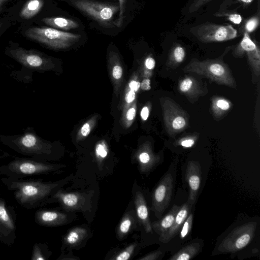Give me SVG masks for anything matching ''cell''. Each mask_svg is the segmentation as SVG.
I'll return each mask as SVG.
<instances>
[{"mask_svg": "<svg viewBox=\"0 0 260 260\" xmlns=\"http://www.w3.org/2000/svg\"><path fill=\"white\" fill-rule=\"evenodd\" d=\"M119 6V14L118 18L117 20L116 25L120 27L122 25L123 20L124 18V14L125 9V0H118Z\"/></svg>", "mask_w": 260, "mask_h": 260, "instance_id": "34", "label": "cell"}, {"mask_svg": "<svg viewBox=\"0 0 260 260\" xmlns=\"http://www.w3.org/2000/svg\"><path fill=\"white\" fill-rule=\"evenodd\" d=\"M201 168L197 161H188L185 177L189 186V196L187 202L192 206L196 202L201 182Z\"/></svg>", "mask_w": 260, "mask_h": 260, "instance_id": "12", "label": "cell"}, {"mask_svg": "<svg viewBox=\"0 0 260 260\" xmlns=\"http://www.w3.org/2000/svg\"><path fill=\"white\" fill-rule=\"evenodd\" d=\"M43 5V0H28L21 9L20 17L23 19H30L39 12Z\"/></svg>", "mask_w": 260, "mask_h": 260, "instance_id": "23", "label": "cell"}, {"mask_svg": "<svg viewBox=\"0 0 260 260\" xmlns=\"http://www.w3.org/2000/svg\"><path fill=\"white\" fill-rule=\"evenodd\" d=\"M194 144V140L192 139H185L182 141L180 143V145L185 148L191 147Z\"/></svg>", "mask_w": 260, "mask_h": 260, "instance_id": "43", "label": "cell"}, {"mask_svg": "<svg viewBox=\"0 0 260 260\" xmlns=\"http://www.w3.org/2000/svg\"><path fill=\"white\" fill-rule=\"evenodd\" d=\"M28 38L53 48L67 47L78 40L81 36L47 27H34L25 32Z\"/></svg>", "mask_w": 260, "mask_h": 260, "instance_id": "3", "label": "cell"}, {"mask_svg": "<svg viewBox=\"0 0 260 260\" xmlns=\"http://www.w3.org/2000/svg\"><path fill=\"white\" fill-rule=\"evenodd\" d=\"M247 54L249 60L253 64L259 65L260 53L256 44L251 39L249 34L244 32L243 37L235 49V53Z\"/></svg>", "mask_w": 260, "mask_h": 260, "instance_id": "15", "label": "cell"}, {"mask_svg": "<svg viewBox=\"0 0 260 260\" xmlns=\"http://www.w3.org/2000/svg\"><path fill=\"white\" fill-rule=\"evenodd\" d=\"M77 9L101 23L111 21L119 11V5L88 0H70Z\"/></svg>", "mask_w": 260, "mask_h": 260, "instance_id": "7", "label": "cell"}, {"mask_svg": "<svg viewBox=\"0 0 260 260\" xmlns=\"http://www.w3.org/2000/svg\"><path fill=\"white\" fill-rule=\"evenodd\" d=\"M134 218L129 214H126L122 219L117 230V234L120 238L123 237L129 231L134 221Z\"/></svg>", "mask_w": 260, "mask_h": 260, "instance_id": "26", "label": "cell"}, {"mask_svg": "<svg viewBox=\"0 0 260 260\" xmlns=\"http://www.w3.org/2000/svg\"><path fill=\"white\" fill-rule=\"evenodd\" d=\"M257 223L250 221L234 229L220 242L221 253H234L245 247L254 237Z\"/></svg>", "mask_w": 260, "mask_h": 260, "instance_id": "6", "label": "cell"}, {"mask_svg": "<svg viewBox=\"0 0 260 260\" xmlns=\"http://www.w3.org/2000/svg\"><path fill=\"white\" fill-rule=\"evenodd\" d=\"M17 214L14 207L0 197V242L12 246L16 239Z\"/></svg>", "mask_w": 260, "mask_h": 260, "instance_id": "8", "label": "cell"}, {"mask_svg": "<svg viewBox=\"0 0 260 260\" xmlns=\"http://www.w3.org/2000/svg\"><path fill=\"white\" fill-rule=\"evenodd\" d=\"M62 166L49 164L32 158L15 157L0 166V174L12 179L46 175L57 171Z\"/></svg>", "mask_w": 260, "mask_h": 260, "instance_id": "2", "label": "cell"}, {"mask_svg": "<svg viewBox=\"0 0 260 260\" xmlns=\"http://www.w3.org/2000/svg\"><path fill=\"white\" fill-rule=\"evenodd\" d=\"M135 205L138 218L145 231L147 233H152L147 203L143 194L140 191L136 193Z\"/></svg>", "mask_w": 260, "mask_h": 260, "instance_id": "17", "label": "cell"}, {"mask_svg": "<svg viewBox=\"0 0 260 260\" xmlns=\"http://www.w3.org/2000/svg\"><path fill=\"white\" fill-rule=\"evenodd\" d=\"M202 248L199 243H192L186 245L172 255L171 260H189L198 254Z\"/></svg>", "mask_w": 260, "mask_h": 260, "instance_id": "20", "label": "cell"}, {"mask_svg": "<svg viewBox=\"0 0 260 260\" xmlns=\"http://www.w3.org/2000/svg\"><path fill=\"white\" fill-rule=\"evenodd\" d=\"M42 21L54 28L63 30L76 28L79 26L76 21L60 17H46L43 18Z\"/></svg>", "mask_w": 260, "mask_h": 260, "instance_id": "19", "label": "cell"}, {"mask_svg": "<svg viewBox=\"0 0 260 260\" xmlns=\"http://www.w3.org/2000/svg\"><path fill=\"white\" fill-rule=\"evenodd\" d=\"M213 15L218 17H224L235 24H240L242 18L236 10H229L225 9H219Z\"/></svg>", "mask_w": 260, "mask_h": 260, "instance_id": "25", "label": "cell"}, {"mask_svg": "<svg viewBox=\"0 0 260 260\" xmlns=\"http://www.w3.org/2000/svg\"><path fill=\"white\" fill-rule=\"evenodd\" d=\"M122 69L120 66L117 65L114 67L112 71V75L115 79H120L122 75Z\"/></svg>", "mask_w": 260, "mask_h": 260, "instance_id": "39", "label": "cell"}, {"mask_svg": "<svg viewBox=\"0 0 260 260\" xmlns=\"http://www.w3.org/2000/svg\"><path fill=\"white\" fill-rule=\"evenodd\" d=\"M192 206L187 202L180 207L178 211L174 222L166 233L164 238L160 241L163 243H167L175 237L180 232L181 228L188 215Z\"/></svg>", "mask_w": 260, "mask_h": 260, "instance_id": "16", "label": "cell"}, {"mask_svg": "<svg viewBox=\"0 0 260 260\" xmlns=\"http://www.w3.org/2000/svg\"><path fill=\"white\" fill-rule=\"evenodd\" d=\"M212 0H193L188 8V12L193 13L197 12L202 7L207 4Z\"/></svg>", "mask_w": 260, "mask_h": 260, "instance_id": "32", "label": "cell"}, {"mask_svg": "<svg viewBox=\"0 0 260 260\" xmlns=\"http://www.w3.org/2000/svg\"><path fill=\"white\" fill-rule=\"evenodd\" d=\"M136 110L134 108H131L128 110L126 113V118L128 120H132L136 116Z\"/></svg>", "mask_w": 260, "mask_h": 260, "instance_id": "46", "label": "cell"}, {"mask_svg": "<svg viewBox=\"0 0 260 260\" xmlns=\"http://www.w3.org/2000/svg\"><path fill=\"white\" fill-rule=\"evenodd\" d=\"M135 92L131 90L126 94L125 100L127 103H130L134 101V100L135 99Z\"/></svg>", "mask_w": 260, "mask_h": 260, "instance_id": "41", "label": "cell"}, {"mask_svg": "<svg viewBox=\"0 0 260 260\" xmlns=\"http://www.w3.org/2000/svg\"><path fill=\"white\" fill-rule=\"evenodd\" d=\"M129 87L131 90L137 91L140 87V83L135 80L131 81L129 83Z\"/></svg>", "mask_w": 260, "mask_h": 260, "instance_id": "44", "label": "cell"}, {"mask_svg": "<svg viewBox=\"0 0 260 260\" xmlns=\"http://www.w3.org/2000/svg\"><path fill=\"white\" fill-rule=\"evenodd\" d=\"M36 224L44 226H55L63 224L67 221V215L58 211L39 209L34 215Z\"/></svg>", "mask_w": 260, "mask_h": 260, "instance_id": "14", "label": "cell"}, {"mask_svg": "<svg viewBox=\"0 0 260 260\" xmlns=\"http://www.w3.org/2000/svg\"><path fill=\"white\" fill-rule=\"evenodd\" d=\"M85 199L82 194L65 192L61 190H58L49 198L46 203L57 202L64 209L73 210L83 208L85 203Z\"/></svg>", "mask_w": 260, "mask_h": 260, "instance_id": "13", "label": "cell"}, {"mask_svg": "<svg viewBox=\"0 0 260 260\" xmlns=\"http://www.w3.org/2000/svg\"><path fill=\"white\" fill-rule=\"evenodd\" d=\"M9 146L22 155L40 161L47 159L51 153L47 145L32 133H26L13 139Z\"/></svg>", "mask_w": 260, "mask_h": 260, "instance_id": "4", "label": "cell"}, {"mask_svg": "<svg viewBox=\"0 0 260 260\" xmlns=\"http://www.w3.org/2000/svg\"><path fill=\"white\" fill-rule=\"evenodd\" d=\"M140 87L144 90H148L151 89L150 80L149 79H144L140 83Z\"/></svg>", "mask_w": 260, "mask_h": 260, "instance_id": "42", "label": "cell"}, {"mask_svg": "<svg viewBox=\"0 0 260 260\" xmlns=\"http://www.w3.org/2000/svg\"><path fill=\"white\" fill-rule=\"evenodd\" d=\"M50 252L47 245L45 243H36L34 244L30 257L31 260H46Z\"/></svg>", "mask_w": 260, "mask_h": 260, "instance_id": "24", "label": "cell"}, {"mask_svg": "<svg viewBox=\"0 0 260 260\" xmlns=\"http://www.w3.org/2000/svg\"><path fill=\"white\" fill-rule=\"evenodd\" d=\"M196 65L192 67V72L199 74H207L211 79L225 84H231V78L228 69L222 63L213 60L205 61H194L192 62Z\"/></svg>", "mask_w": 260, "mask_h": 260, "instance_id": "10", "label": "cell"}, {"mask_svg": "<svg viewBox=\"0 0 260 260\" xmlns=\"http://www.w3.org/2000/svg\"><path fill=\"white\" fill-rule=\"evenodd\" d=\"M185 53L184 48L179 45L174 46L172 49V56L174 60L177 62H182L185 57Z\"/></svg>", "mask_w": 260, "mask_h": 260, "instance_id": "30", "label": "cell"}, {"mask_svg": "<svg viewBox=\"0 0 260 260\" xmlns=\"http://www.w3.org/2000/svg\"><path fill=\"white\" fill-rule=\"evenodd\" d=\"M216 106L222 110H227L230 108L229 103L225 100H218L216 103Z\"/></svg>", "mask_w": 260, "mask_h": 260, "instance_id": "38", "label": "cell"}, {"mask_svg": "<svg viewBox=\"0 0 260 260\" xmlns=\"http://www.w3.org/2000/svg\"><path fill=\"white\" fill-rule=\"evenodd\" d=\"M11 56L25 67L32 70H41L46 64V59L34 50L17 48L9 51Z\"/></svg>", "mask_w": 260, "mask_h": 260, "instance_id": "11", "label": "cell"}, {"mask_svg": "<svg viewBox=\"0 0 260 260\" xmlns=\"http://www.w3.org/2000/svg\"><path fill=\"white\" fill-rule=\"evenodd\" d=\"M145 64L146 67L149 70H152L154 68L155 65V60L151 57L146 58Z\"/></svg>", "mask_w": 260, "mask_h": 260, "instance_id": "40", "label": "cell"}, {"mask_svg": "<svg viewBox=\"0 0 260 260\" xmlns=\"http://www.w3.org/2000/svg\"><path fill=\"white\" fill-rule=\"evenodd\" d=\"M149 115V110L147 107H144L141 110V116L143 120H146Z\"/></svg>", "mask_w": 260, "mask_h": 260, "instance_id": "47", "label": "cell"}, {"mask_svg": "<svg viewBox=\"0 0 260 260\" xmlns=\"http://www.w3.org/2000/svg\"><path fill=\"white\" fill-rule=\"evenodd\" d=\"M254 0H225L221 4L219 9H225L232 4L240 3L244 7L250 5Z\"/></svg>", "mask_w": 260, "mask_h": 260, "instance_id": "33", "label": "cell"}, {"mask_svg": "<svg viewBox=\"0 0 260 260\" xmlns=\"http://www.w3.org/2000/svg\"><path fill=\"white\" fill-rule=\"evenodd\" d=\"M90 132V126L88 123H85L81 127V133L83 136H87Z\"/></svg>", "mask_w": 260, "mask_h": 260, "instance_id": "45", "label": "cell"}, {"mask_svg": "<svg viewBox=\"0 0 260 260\" xmlns=\"http://www.w3.org/2000/svg\"><path fill=\"white\" fill-rule=\"evenodd\" d=\"M136 243H133L129 245L123 250L119 252L116 256L112 259L115 260H127L132 255L136 247Z\"/></svg>", "mask_w": 260, "mask_h": 260, "instance_id": "28", "label": "cell"}, {"mask_svg": "<svg viewBox=\"0 0 260 260\" xmlns=\"http://www.w3.org/2000/svg\"><path fill=\"white\" fill-rule=\"evenodd\" d=\"M0 26H1V23H0Z\"/></svg>", "mask_w": 260, "mask_h": 260, "instance_id": "49", "label": "cell"}, {"mask_svg": "<svg viewBox=\"0 0 260 260\" xmlns=\"http://www.w3.org/2000/svg\"><path fill=\"white\" fill-rule=\"evenodd\" d=\"M193 221V215L190 214L184 221L180 231V237L183 239L186 237L190 233Z\"/></svg>", "mask_w": 260, "mask_h": 260, "instance_id": "29", "label": "cell"}, {"mask_svg": "<svg viewBox=\"0 0 260 260\" xmlns=\"http://www.w3.org/2000/svg\"><path fill=\"white\" fill-rule=\"evenodd\" d=\"M108 150L104 144H98L95 147V155L99 163L101 162L107 156Z\"/></svg>", "mask_w": 260, "mask_h": 260, "instance_id": "31", "label": "cell"}, {"mask_svg": "<svg viewBox=\"0 0 260 260\" xmlns=\"http://www.w3.org/2000/svg\"><path fill=\"white\" fill-rule=\"evenodd\" d=\"M192 85V80L189 78H186L180 84V90L183 92H186L191 88Z\"/></svg>", "mask_w": 260, "mask_h": 260, "instance_id": "37", "label": "cell"}, {"mask_svg": "<svg viewBox=\"0 0 260 260\" xmlns=\"http://www.w3.org/2000/svg\"><path fill=\"white\" fill-rule=\"evenodd\" d=\"M1 180L8 190L13 192L18 204L28 210L44 205L60 185V181L43 182L35 179H12L6 176Z\"/></svg>", "mask_w": 260, "mask_h": 260, "instance_id": "1", "label": "cell"}, {"mask_svg": "<svg viewBox=\"0 0 260 260\" xmlns=\"http://www.w3.org/2000/svg\"><path fill=\"white\" fill-rule=\"evenodd\" d=\"M259 23V12L258 10L257 13L248 19L244 24V32L248 34L253 32L258 27Z\"/></svg>", "mask_w": 260, "mask_h": 260, "instance_id": "27", "label": "cell"}, {"mask_svg": "<svg viewBox=\"0 0 260 260\" xmlns=\"http://www.w3.org/2000/svg\"><path fill=\"white\" fill-rule=\"evenodd\" d=\"M181 206L174 205L169 212L162 218L151 223L152 229L159 236L161 241L172 226Z\"/></svg>", "mask_w": 260, "mask_h": 260, "instance_id": "18", "label": "cell"}, {"mask_svg": "<svg viewBox=\"0 0 260 260\" xmlns=\"http://www.w3.org/2000/svg\"><path fill=\"white\" fill-rule=\"evenodd\" d=\"M173 187L172 175L168 173L160 180L153 191L152 209L158 218L161 216L170 204L173 193Z\"/></svg>", "mask_w": 260, "mask_h": 260, "instance_id": "9", "label": "cell"}, {"mask_svg": "<svg viewBox=\"0 0 260 260\" xmlns=\"http://www.w3.org/2000/svg\"><path fill=\"white\" fill-rule=\"evenodd\" d=\"M87 235V230L82 227H76L71 230L64 237V242L67 245L75 247L84 239Z\"/></svg>", "mask_w": 260, "mask_h": 260, "instance_id": "22", "label": "cell"}, {"mask_svg": "<svg viewBox=\"0 0 260 260\" xmlns=\"http://www.w3.org/2000/svg\"><path fill=\"white\" fill-rule=\"evenodd\" d=\"M162 255V252L161 250H156L147 254L144 255L143 257L139 258L140 260H155L159 258Z\"/></svg>", "mask_w": 260, "mask_h": 260, "instance_id": "36", "label": "cell"}, {"mask_svg": "<svg viewBox=\"0 0 260 260\" xmlns=\"http://www.w3.org/2000/svg\"><path fill=\"white\" fill-rule=\"evenodd\" d=\"M7 1L8 0H0V7L2 6V5L3 4H4V3H5L6 2H7Z\"/></svg>", "mask_w": 260, "mask_h": 260, "instance_id": "48", "label": "cell"}, {"mask_svg": "<svg viewBox=\"0 0 260 260\" xmlns=\"http://www.w3.org/2000/svg\"><path fill=\"white\" fill-rule=\"evenodd\" d=\"M190 32L205 43L223 42L235 38L237 30L231 25H221L205 22L192 27Z\"/></svg>", "mask_w": 260, "mask_h": 260, "instance_id": "5", "label": "cell"}, {"mask_svg": "<svg viewBox=\"0 0 260 260\" xmlns=\"http://www.w3.org/2000/svg\"><path fill=\"white\" fill-rule=\"evenodd\" d=\"M140 170L145 173L152 170L157 164L158 158L150 152L143 151L138 156Z\"/></svg>", "mask_w": 260, "mask_h": 260, "instance_id": "21", "label": "cell"}, {"mask_svg": "<svg viewBox=\"0 0 260 260\" xmlns=\"http://www.w3.org/2000/svg\"><path fill=\"white\" fill-rule=\"evenodd\" d=\"M185 125V119L182 116H177L172 122V127L176 130L183 128Z\"/></svg>", "mask_w": 260, "mask_h": 260, "instance_id": "35", "label": "cell"}]
</instances>
